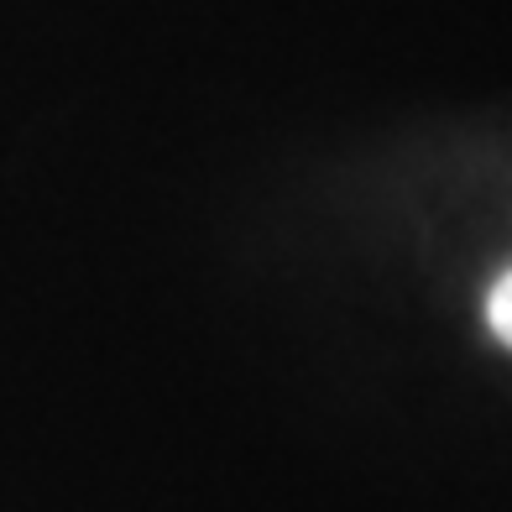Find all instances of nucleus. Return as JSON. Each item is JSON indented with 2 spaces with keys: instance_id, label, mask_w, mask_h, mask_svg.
Wrapping results in <instances>:
<instances>
[{
  "instance_id": "f257e3e1",
  "label": "nucleus",
  "mask_w": 512,
  "mask_h": 512,
  "mask_svg": "<svg viewBox=\"0 0 512 512\" xmlns=\"http://www.w3.org/2000/svg\"><path fill=\"white\" fill-rule=\"evenodd\" d=\"M486 319H492L497 340H502V345H512V272L492 288V298H486Z\"/></svg>"
}]
</instances>
